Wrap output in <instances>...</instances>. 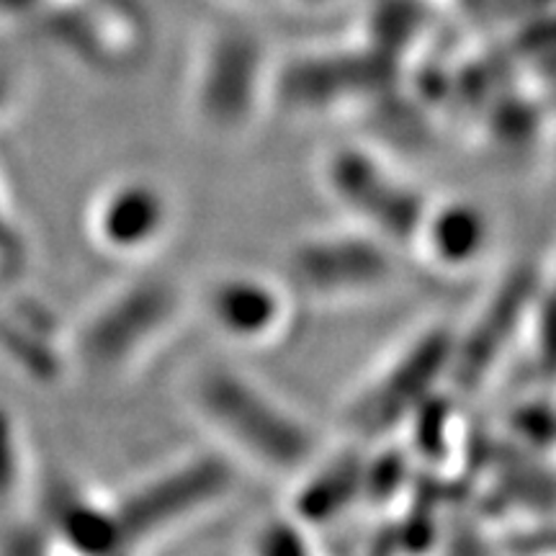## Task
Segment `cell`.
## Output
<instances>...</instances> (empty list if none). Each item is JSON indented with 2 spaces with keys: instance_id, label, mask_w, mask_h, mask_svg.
Wrapping results in <instances>:
<instances>
[{
  "instance_id": "13",
  "label": "cell",
  "mask_w": 556,
  "mask_h": 556,
  "mask_svg": "<svg viewBox=\"0 0 556 556\" xmlns=\"http://www.w3.org/2000/svg\"><path fill=\"white\" fill-rule=\"evenodd\" d=\"M420 232H426L438 261L448 266H464L482 253L490 227H486L482 208L456 201L426 217Z\"/></svg>"
},
{
  "instance_id": "7",
  "label": "cell",
  "mask_w": 556,
  "mask_h": 556,
  "mask_svg": "<svg viewBox=\"0 0 556 556\" xmlns=\"http://www.w3.org/2000/svg\"><path fill=\"white\" fill-rule=\"evenodd\" d=\"M261 54L255 41L242 34L217 39L199 86V109L217 129L240 127L253 109L258 90Z\"/></svg>"
},
{
  "instance_id": "10",
  "label": "cell",
  "mask_w": 556,
  "mask_h": 556,
  "mask_svg": "<svg viewBox=\"0 0 556 556\" xmlns=\"http://www.w3.org/2000/svg\"><path fill=\"white\" fill-rule=\"evenodd\" d=\"M381 75L368 62H312L307 67H299L287 75L283 83V99L291 106L317 109L330 106L332 101L343 96H358L364 90H374Z\"/></svg>"
},
{
  "instance_id": "3",
  "label": "cell",
  "mask_w": 556,
  "mask_h": 556,
  "mask_svg": "<svg viewBox=\"0 0 556 556\" xmlns=\"http://www.w3.org/2000/svg\"><path fill=\"white\" fill-rule=\"evenodd\" d=\"M456 338L448 330H430L417 338L389 371L351 409L353 428L379 435L417 413L438 379L451 368Z\"/></svg>"
},
{
  "instance_id": "4",
  "label": "cell",
  "mask_w": 556,
  "mask_h": 556,
  "mask_svg": "<svg viewBox=\"0 0 556 556\" xmlns=\"http://www.w3.org/2000/svg\"><path fill=\"white\" fill-rule=\"evenodd\" d=\"M232 484V469L217 456H201L155 479L124 505L122 539H150L201 507L217 503Z\"/></svg>"
},
{
  "instance_id": "8",
  "label": "cell",
  "mask_w": 556,
  "mask_h": 556,
  "mask_svg": "<svg viewBox=\"0 0 556 556\" xmlns=\"http://www.w3.org/2000/svg\"><path fill=\"white\" fill-rule=\"evenodd\" d=\"M176 291L163 281H148L116 299L96 323L90 348L101 361H119L168 323Z\"/></svg>"
},
{
  "instance_id": "9",
  "label": "cell",
  "mask_w": 556,
  "mask_h": 556,
  "mask_svg": "<svg viewBox=\"0 0 556 556\" xmlns=\"http://www.w3.org/2000/svg\"><path fill=\"white\" fill-rule=\"evenodd\" d=\"M208 312L222 332L255 340L268 336L281 317V299L258 278L232 276L219 281L208 294Z\"/></svg>"
},
{
  "instance_id": "12",
  "label": "cell",
  "mask_w": 556,
  "mask_h": 556,
  "mask_svg": "<svg viewBox=\"0 0 556 556\" xmlns=\"http://www.w3.org/2000/svg\"><path fill=\"white\" fill-rule=\"evenodd\" d=\"M366 462L358 456H340L307 479L296 497V518L304 523H328L338 518L364 490Z\"/></svg>"
},
{
  "instance_id": "1",
  "label": "cell",
  "mask_w": 556,
  "mask_h": 556,
  "mask_svg": "<svg viewBox=\"0 0 556 556\" xmlns=\"http://www.w3.org/2000/svg\"><path fill=\"white\" fill-rule=\"evenodd\" d=\"M199 402L208 420L235 446L274 469H294L312 454L309 430L240 374L214 368L199 381Z\"/></svg>"
},
{
  "instance_id": "14",
  "label": "cell",
  "mask_w": 556,
  "mask_h": 556,
  "mask_svg": "<svg viewBox=\"0 0 556 556\" xmlns=\"http://www.w3.org/2000/svg\"><path fill=\"white\" fill-rule=\"evenodd\" d=\"M407 479V462L400 451H387L377 462H366L364 469V490L361 497L374 500V503H384L405 484Z\"/></svg>"
},
{
  "instance_id": "15",
  "label": "cell",
  "mask_w": 556,
  "mask_h": 556,
  "mask_svg": "<svg viewBox=\"0 0 556 556\" xmlns=\"http://www.w3.org/2000/svg\"><path fill=\"white\" fill-rule=\"evenodd\" d=\"M255 556H315L309 539L289 520H274L255 539Z\"/></svg>"
},
{
  "instance_id": "11",
  "label": "cell",
  "mask_w": 556,
  "mask_h": 556,
  "mask_svg": "<svg viewBox=\"0 0 556 556\" xmlns=\"http://www.w3.org/2000/svg\"><path fill=\"white\" fill-rule=\"evenodd\" d=\"M165 204L163 197L150 186H124L106 199L101 212V232L109 245L131 250L148 245L163 229Z\"/></svg>"
},
{
  "instance_id": "2",
  "label": "cell",
  "mask_w": 556,
  "mask_h": 556,
  "mask_svg": "<svg viewBox=\"0 0 556 556\" xmlns=\"http://www.w3.org/2000/svg\"><path fill=\"white\" fill-rule=\"evenodd\" d=\"M330 189L343 204L368 222L381 238L409 242L417 238L428 212L420 193L364 150H338L328 165Z\"/></svg>"
},
{
  "instance_id": "6",
  "label": "cell",
  "mask_w": 556,
  "mask_h": 556,
  "mask_svg": "<svg viewBox=\"0 0 556 556\" xmlns=\"http://www.w3.org/2000/svg\"><path fill=\"white\" fill-rule=\"evenodd\" d=\"M394 270L389 250L361 235L312 240L291 255V276L315 294H351L381 287Z\"/></svg>"
},
{
  "instance_id": "16",
  "label": "cell",
  "mask_w": 556,
  "mask_h": 556,
  "mask_svg": "<svg viewBox=\"0 0 556 556\" xmlns=\"http://www.w3.org/2000/svg\"><path fill=\"white\" fill-rule=\"evenodd\" d=\"M536 124H539V119L531 109L520 106V103L516 106V103H513V106L495 111V124H492V131L505 139L507 148H520V144L528 142V139L533 137Z\"/></svg>"
},
{
  "instance_id": "5",
  "label": "cell",
  "mask_w": 556,
  "mask_h": 556,
  "mask_svg": "<svg viewBox=\"0 0 556 556\" xmlns=\"http://www.w3.org/2000/svg\"><path fill=\"white\" fill-rule=\"evenodd\" d=\"M536 276L531 268H518L500 283L475 328L464 340H456L454 358H451V377L462 392H471L482 384L497 358L503 356L507 343L516 336L536 302Z\"/></svg>"
}]
</instances>
